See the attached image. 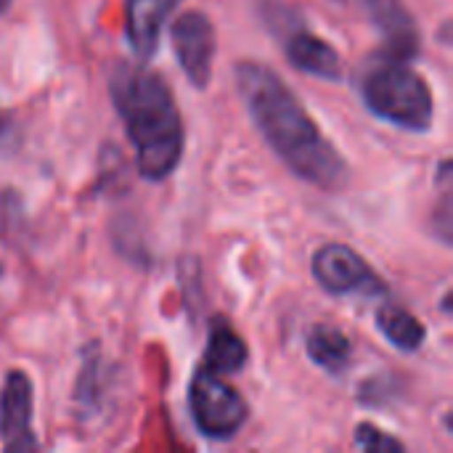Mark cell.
<instances>
[{"mask_svg":"<svg viewBox=\"0 0 453 453\" xmlns=\"http://www.w3.org/2000/svg\"><path fill=\"white\" fill-rule=\"evenodd\" d=\"M0 276H3V265H0Z\"/></svg>","mask_w":453,"mask_h":453,"instance_id":"obj_19","label":"cell"},{"mask_svg":"<svg viewBox=\"0 0 453 453\" xmlns=\"http://www.w3.org/2000/svg\"><path fill=\"white\" fill-rule=\"evenodd\" d=\"M276 13H279V21L268 19V24L276 32H281V45H284L289 64L311 77L340 82L345 77V66H342V56L337 53V48L329 40L311 32L308 27L297 24L289 11L276 8Z\"/></svg>","mask_w":453,"mask_h":453,"instance_id":"obj_6","label":"cell"},{"mask_svg":"<svg viewBox=\"0 0 453 453\" xmlns=\"http://www.w3.org/2000/svg\"><path fill=\"white\" fill-rule=\"evenodd\" d=\"M180 0H125V29L133 53L146 61L154 56L162 29Z\"/></svg>","mask_w":453,"mask_h":453,"instance_id":"obj_10","label":"cell"},{"mask_svg":"<svg viewBox=\"0 0 453 453\" xmlns=\"http://www.w3.org/2000/svg\"><path fill=\"white\" fill-rule=\"evenodd\" d=\"M356 446L361 449V451H406V446H403V441H398V438H393L390 433H385V430H380L377 425H369V422H364V425H358L356 427Z\"/></svg>","mask_w":453,"mask_h":453,"instance_id":"obj_16","label":"cell"},{"mask_svg":"<svg viewBox=\"0 0 453 453\" xmlns=\"http://www.w3.org/2000/svg\"><path fill=\"white\" fill-rule=\"evenodd\" d=\"M438 188H441V207L433 212V234L441 244H451V162L443 159L438 165Z\"/></svg>","mask_w":453,"mask_h":453,"instance_id":"obj_14","label":"cell"},{"mask_svg":"<svg viewBox=\"0 0 453 453\" xmlns=\"http://www.w3.org/2000/svg\"><path fill=\"white\" fill-rule=\"evenodd\" d=\"M19 141V130H16V122L13 117L0 106V154H8Z\"/></svg>","mask_w":453,"mask_h":453,"instance_id":"obj_17","label":"cell"},{"mask_svg":"<svg viewBox=\"0 0 453 453\" xmlns=\"http://www.w3.org/2000/svg\"><path fill=\"white\" fill-rule=\"evenodd\" d=\"M234 77L257 133L300 180L321 191H337L348 183L342 154L271 66L242 61Z\"/></svg>","mask_w":453,"mask_h":453,"instance_id":"obj_1","label":"cell"},{"mask_svg":"<svg viewBox=\"0 0 453 453\" xmlns=\"http://www.w3.org/2000/svg\"><path fill=\"white\" fill-rule=\"evenodd\" d=\"M366 19L382 37V53L390 58L411 61L419 56L422 35L417 19L409 13L403 0H358Z\"/></svg>","mask_w":453,"mask_h":453,"instance_id":"obj_9","label":"cell"},{"mask_svg":"<svg viewBox=\"0 0 453 453\" xmlns=\"http://www.w3.org/2000/svg\"><path fill=\"white\" fill-rule=\"evenodd\" d=\"M32 380L21 369H11L0 388V443L5 451L24 453L40 449L32 430Z\"/></svg>","mask_w":453,"mask_h":453,"instance_id":"obj_8","label":"cell"},{"mask_svg":"<svg viewBox=\"0 0 453 453\" xmlns=\"http://www.w3.org/2000/svg\"><path fill=\"white\" fill-rule=\"evenodd\" d=\"M170 42L175 50V58L186 74V80L204 90L212 80V64L218 50V35L215 24L202 11H186L173 21Z\"/></svg>","mask_w":453,"mask_h":453,"instance_id":"obj_7","label":"cell"},{"mask_svg":"<svg viewBox=\"0 0 453 453\" xmlns=\"http://www.w3.org/2000/svg\"><path fill=\"white\" fill-rule=\"evenodd\" d=\"M361 101L382 122L406 133H427L435 119V98L411 61L380 53L361 74Z\"/></svg>","mask_w":453,"mask_h":453,"instance_id":"obj_3","label":"cell"},{"mask_svg":"<svg viewBox=\"0 0 453 453\" xmlns=\"http://www.w3.org/2000/svg\"><path fill=\"white\" fill-rule=\"evenodd\" d=\"M401 382L395 377H388V374H377V377H369L361 390H358V401L364 406H372V409H382V406H390L398 395H401Z\"/></svg>","mask_w":453,"mask_h":453,"instance_id":"obj_15","label":"cell"},{"mask_svg":"<svg viewBox=\"0 0 453 453\" xmlns=\"http://www.w3.org/2000/svg\"><path fill=\"white\" fill-rule=\"evenodd\" d=\"M313 268V279L319 281V287L329 295H385L388 284L380 279V273L348 244L340 242H329L324 247H319L313 252L311 260Z\"/></svg>","mask_w":453,"mask_h":453,"instance_id":"obj_5","label":"cell"},{"mask_svg":"<svg viewBox=\"0 0 453 453\" xmlns=\"http://www.w3.org/2000/svg\"><path fill=\"white\" fill-rule=\"evenodd\" d=\"M111 104L127 130L141 178L151 183L170 178L180 165L186 130L167 80L154 69L119 64L111 74Z\"/></svg>","mask_w":453,"mask_h":453,"instance_id":"obj_2","label":"cell"},{"mask_svg":"<svg viewBox=\"0 0 453 453\" xmlns=\"http://www.w3.org/2000/svg\"><path fill=\"white\" fill-rule=\"evenodd\" d=\"M308 358L329 374H342L353 361V342L332 324H316L305 334Z\"/></svg>","mask_w":453,"mask_h":453,"instance_id":"obj_12","label":"cell"},{"mask_svg":"<svg viewBox=\"0 0 453 453\" xmlns=\"http://www.w3.org/2000/svg\"><path fill=\"white\" fill-rule=\"evenodd\" d=\"M374 324H377L380 334L393 348H398L401 353H417L425 345V340H427L425 324L411 311H406L401 305H393V303H388V305H382L377 311Z\"/></svg>","mask_w":453,"mask_h":453,"instance_id":"obj_13","label":"cell"},{"mask_svg":"<svg viewBox=\"0 0 453 453\" xmlns=\"http://www.w3.org/2000/svg\"><path fill=\"white\" fill-rule=\"evenodd\" d=\"M11 3H13V0H0V13H5V11L11 8Z\"/></svg>","mask_w":453,"mask_h":453,"instance_id":"obj_18","label":"cell"},{"mask_svg":"<svg viewBox=\"0 0 453 453\" xmlns=\"http://www.w3.org/2000/svg\"><path fill=\"white\" fill-rule=\"evenodd\" d=\"M247 361H250V348L244 337L226 319H212L202 366L218 374H239L247 366Z\"/></svg>","mask_w":453,"mask_h":453,"instance_id":"obj_11","label":"cell"},{"mask_svg":"<svg viewBox=\"0 0 453 453\" xmlns=\"http://www.w3.org/2000/svg\"><path fill=\"white\" fill-rule=\"evenodd\" d=\"M188 411L196 430L210 441H231L247 425V401L223 374L199 366L188 382Z\"/></svg>","mask_w":453,"mask_h":453,"instance_id":"obj_4","label":"cell"}]
</instances>
